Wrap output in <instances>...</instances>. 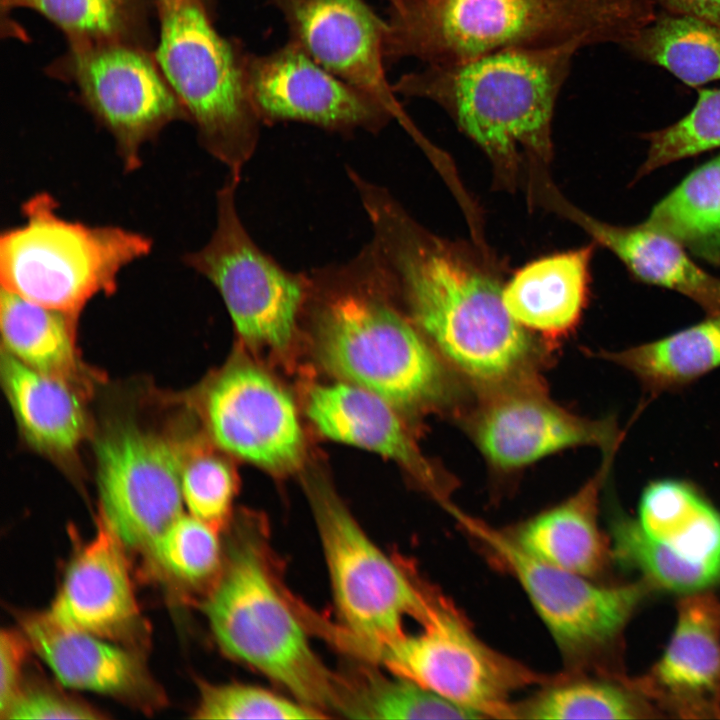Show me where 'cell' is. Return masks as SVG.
I'll return each instance as SVG.
<instances>
[{"label": "cell", "mask_w": 720, "mask_h": 720, "mask_svg": "<svg viewBox=\"0 0 720 720\" xmlns=\"http://www.w3.org/2000/svg\"><path fill=\"white\" fill-rule=\"evenodd\" d=\"M388 286L409 318L456 368L482 384H504L532 351L531 339L508 312L500 286L427 243L381 186L358 190Z\"/></svg>", "instance_id": "cell-1"}, {"label": "cell", "mask_w": 720, "mask_h": 720, "mask_svg": "<svg viewBox=\"0 0 720 720\" xmlns=\"http://www.w3.org/2000/svg\"><path fill=\"white\" fill-rule=\"evenodd\" d=\"M385 20V63L426 65L509 49L625 46L657 17L654 0H396Z\"/></svg>", "instance_id": "cell-2"}, {"label": "cell", "mask_w": 720, "mask_h": 720, "mask_svg": "<svg viewBox=\"0 0 720 720\" xmlns=\"http://www.w3.org/2000/svg\"><path fill=\"white\" fill-rule=\"evenodd\" d=\"M309 312L324 366L396 408H421L446 395V376L413 321L396 307L372 246L312 269Z\"/></svg>", "instance_id": "cell-3"}, {"label": "cell", "mask_w": 720, "mask_h": 720, "mask_svg": "<svg viewBox=\"0 0 720 720\" xmlns=\"http://www.w3.org/2000/svg\"><path fill=\"white\" fill-rule=\"evenodd\" d=\"M577 51L502 50L426 65L402 75L392 86L396 94L438 103L492 155L508 156L518 145L547 152L556 100Z\"/></svg>", "instance_id": "cell-4"}, {"label": "cell", "mask_w": 720, "mask_h": 720, "mask_svg": "<svg viewBox=\"0 0 720 720\" xmlns=\"http://www.w3.org/2000/svg\"><path fill=\"white\" fill-rule=\"evenodd\" d=\"M203 610L221 649L320 712L337 710L339 679L313 651L256 539L239 537Z\"/></svg>", "instance_id": "cell-5"}, {"label": "cell", "mask_w": 720, "mask_h": 720, "mask_svg": "<svg viewBox=\"0 0 720 720\" xmlns=\"http://www.w3.org/2000/svg\"><path fill=\"white\" fill-rule=\"evenodd\" d=\"M156 6V60L200 146L241 178L262 124L248 88V53L216 30V14L203 0H156Z\"/></svg>", "instance_id": "cell-6"}, {"label": "cell", "mask_w": 720, "mask_h": 720, "mask_svg": "<svg viewBox=\"0 0 720 720\" xmlns=\"http://www.w3.org/2000/svg\"><path fill=\"white\" fill-rule=\"evenodd\" d=\"M21 212L23 222L0 237L1 288L72 315L113 294L121 272L153 249L143 233L62 217L48 192L25 200Z\"/></svg>", "instance_id": "cell-7"}, {"label": "cell", "mask_w": 720, "mask_h": 720, "mask_svg": "<svg viewBox=\"0 0 720 720\" xmlns=\"http://www.w3.org/2000/svg\"><path fill=\"white\" fill-rule=\"evenodd\" d=\"M456 519L518 581L574 672L625 675L607 657L620 647L631 617L655 591L652 585L643 578L627 584H600L525 555L504 530L462 512Z\"/></svg>", "instance_id": "cell-8"}, {"label": "cell", "mask_w": 720, "mask_h": 720, "mask_svg": "<svg viewBox=\"0 0 720 720\" xmlns=\"http://www.w3.org/2000/svg\"><path fill=\"white\" fill-rule=\"evenodd\" d=\"M241 178L227 173L216 192V223L184 264L219 292L234 328L248 344L284 349L295 336L309 287L308 272L285 269L262 250L239 215Z\"/></svg>", "instance_id": "cell-9"}, {"label": "cell", "mask_w": 720, "mask_h": 720, "mask_svg": "<svg viewBox=\"0 0 720 720\" xmlns=\"http://www.w3.org/2000/svg\"><path fill=\"white\" fill-rule=\"evenodd\" d=\"M420 624L415 634L405 632L359 654L480 719H514L512 694L551 679L487 646L443 602H434Z\"/></svg>", "instance_id": "cell-10"}, {"label": "cell", "mask_w": 720, "mask_h": 720, "mask_svg": "<svg viewBox=\"0 0 720 720\" xmlns=\"http://www.w3.org/2000/svg\"><path fill=\"white\" fill-rule=\"evenodd\" d=\"M314 512L337 611L339 646L354 653L405 633L404 621H424L435 601L365 534L336 496L318 490Z\"/></svg>", "instance_id": "cell-11"}, {"label": "cell", "mask_w": 720, "mask_h": 720, "mask_svg": "<svg viewBox=\"0 0 720 720\" xmlns=\"http://www.w3.org/2000/svg\"><path fill=\"white\" fill-rule=\"evenodd\" d=\"M113 137L126 172L142 164L144 146L171 123L188 121L154 49L120 42L70 44L47 68Z\"/></svg>", "instance_id": "cell-12"}, {"label": "cell", "mask_w": 720, "mask_h": 720, "mask_svg": "<svg viewBox=\"0 0 720 720\" xmlns=\"http://www.w3.org/2000/svg\"><path fill=\"white\" fill-rule=\"evenodd\" d=\"M188 447L134 424L113 425L96 443L101 520L126 549L145 553L183 514Z\"/></svg>", "instance_id": "cell-13"}, {"label": "cell", "mask_w": 720, "mask_h": 720, "mask_svg": "<svg viewBox=\"0 0 720 720\" xmlns=\"http://www.w3.org/2000/svg\"><path fill=\"white\" fill-rule=\"evenodd\" d=\"M248 88L262 124L302 122L341 134L377 133L395 118L374 94L334 75L297 42L247 54Z\"/></svg>", "instance_id": "cell-14"}, {"label": "cell", "mask_w": 720, "mask_h": 720, "mask_svg": "<svg viewBox=\"0 0 720 720\" xmlns=\"http://www.w3.org/2000/svg\"><path fill=\"white\" fill-rule=\"evenodd\" d=\"M203 412L225 451L272 472L301 463L304 441L295 405L261 370L238 365L223 371L205 393Z\"/></svg>", "instance_id": "cell-15"}, {"label": "cell", "mask_w": 720, "mask_h": 720, "mask_svg": "<svg viewBox=\"0 0 720 720\" xmlns=\"http://www.w3.org/2000/svg\"><path fill=\"white\" fill-rule=\"evenodd\" d=\"M628 682L663 717L720 719V600L712 590L681 597L664 653Z\"/></svg>", "instance_id": "cell-16"}, {"label": "cell", "mask_w": 720, "mask_h": 720, "mask_svg": "<svg viewBox=\"0 0 720 720\" xmlns=\"http://www.w3.org/2000/svg\"><path fill=\"white\" fill-rule=\"evenodd\" d=\"M473 434L482 454L503 470L572 447L596 446L605 453L623 440L614 418L575 415L530 388H510L493 397L477 416Z\"/></svg>", "instance_id": "cell-17"}, {"label": "cell", "mask_w": 720, "mask_h": 720, "mask_svg": "<svg viewBox=\"0 0 720 720\" xmlns=\"http://www.w3.org/2000/svg\"><path fill=\"white\" fill-rule=\"evenodd\" d=\"M283 15L292 40L339 78L364 89L410 121L384 70L385 21L364 0H266Z\"/></svg>", "instance_id": "cell-18"}, {"label": "cell", "mask_w": 720, "mask_h": 720, "mask_svg": "<svg viewBox=\"0 0 720 720\" xmlns=\"http://www.w3.org/2000/svg\"><path fill=\"white\" fill-rule=\"evenodd\" d=\"M125 547L99 519L97 532L74 556L52 602L61 624L106 640L136 645L144 625Z\"/></svg>", "instance_id": "cell-19"}, {"label": "cell", "mask_w": 720, "mask_h": 720, "mask_svg": "<svg viewBox=\"0 0 720 720\" xmlns=\"http://www.w3.org/2000/svg\"><path fill=\"white\" fill-rule=\"evenodd\" d=\"M20 625L63 685L113 696L145 711L163 704L160 688L134 648L67 627L49 611L26 613Z\"/></svg>", "instance_id": "cell-20"}, {"label": "cell", "mask_w": 720, "mask_h": 720, "mask_svg": "<svg viewBox=\"0 0 720 720\" xmlns=\"http://www.w3.org/2000/svg\"><path fill=\"white\" fill-rule=\"evenodd\" d=\"M307 414L326 437L394 460L444 507L450 505L446 481L421 453L396 413L377 394L345 382L314 387Z\"/></svg>", "instance_id": "cell-21"}, {"label": "cell", "mask_w": 720, "mask_h": 720, "mask_svg": "<svg viewBox=\"0 0 720 720\" xmlns=\"http://www.w3.org/2000/svg\"><path fill=\"white\" fill-rule=\"evenodd\" d=\"M616 450L603 453L598 471L575 494L504 530L515 547L539 562L594 580L604 573L613 559L609 537L598 524L600 491Z\"/></svg>", "instance_id": "cell-22"}, {"label": "cell", "mask_w": 720, "mask_h": 720, "mask_svg": "<svg viewBox=\"0 0 720 720\" xmlns=\"http://www.w3.org/2000/svg\"><path fill=\"white\" fill-rule=\"evenodd\" d=\"M637 522L697 584H720V512L695 487L678 480L650 483Z\"/></svg>", "instance_id": "cell-23"}, {"label": "cell", "mask_w": 720, "mask_h": 720, "mask_svg": "<svg viewBox=\"0 0 720 720\" xmlns=\"http://www.w3.org/2000/svg\"><path fill=\"white\" fill-rule=\"evenodd\" d=\"M2 384L25 440L50 456H70L88 432L80 388L1 356Z\"/></svg>", "instance_id": "cell-24"}, {"label": "cell", "mask_w": 720, "mask_h": 720, "mask_svg": "<svg viewBox=\"0 0 720 720\" xmlns=\"http://www.w3.org/2000/svg\"><path fill=\"white\" fill-rule=\"evenodd\" d=\"M589 245L535 260L502 290L504 304L524 328L556 336L572 329L588 297Z\"/></svg>", "instance_id": "cell-25"}, {"label": "cell", "mask_w": 720, "mask_h": 720, "mask_svg": "<svg viewBox=\"0 0 720 720\" xmlns=\"http://www.w3.org/2000/svg\"><path fill=\"white\" fill-rule=\"evenodd\" d=\"M580 222L623 262L633 279L676 291L707 315L720 313V278L695 264L675 239L645 222L614 226L586 215H580Z\"/></svg>", "instance_id": "cell-26"}, {"label": "cell", "mask_w": 720, "mask_h": 720, "mask_svg": "<svg viewBox=\"0 0 720 720\" xmlns=\"http://www.w3.org/2000/svg\"><path fill=\"white\" fill-rule=\"evenodd\" d=\"M593 355L632 373L651 400L720 367V313L652 342Z\"/></svg>", "instance_id": "cell-27"}, {"label": "cell", "mask_w": 720, "mask_h": 720, "mask_svg": "<svg viewBox=\"0 0 720 720\" xmlns=\"http://www.w3.org/2000/svg\"><path fill=\"white\" fill-rule=\"evenodd\" d=\"M77 317L1 288L3 352L36 371L81 388L85 376L75 346Z\"/></svg>", "instance_id": "cell-28"}, {"label": "cell", "mask_w": 720, "mask_h": 720, "mask_svg": "<svg viewBox=\"0 0 720 720\" xmlns=\"http://www.w3.org/2000/svg\"><path fill=\"white\" fill-rule=\"evenodd\" d=\"M2 32L12 35L11 12H38L66 36L68 44L130 43L154 49L151 19L156 0H0Z\"/></svg>", "instance_id": "cell-29"}, {"label": "cell", "mask_w": 720, "mask_h": 720, "mask_svg": "<svg viewBox=\"0 0 720 720\" xmlns=\"http://www.w3.org/2000/svg\"><path fill=\"white\" fill-rule=\"evenodd\" d=\"M515 719H654L661 713L634 690L628 676L573 672L552 677L528 699L514 703Z\"/></svg>", "instance_id": "cell-30"}, {"label": "cell", "mask_w": 720, "mask_h": 720, "mask_svg": "<svg viewBox=\"0 0 720 720\" xmlns=\"http://www.w3.org/2000/svg\"><path fill=\"white\" fill-rule=\"evenodd\" d=\"M645 223L720 266V154L690 172L653 207Z\"/></svg>", "instance_id": "cell-31"}, {"label": "cell", "mask_w": 720, "mask_h": 720, "mask_svg": "<svg viewBox=\"0 0 720 720\" xmlns=\"http://www.w3.org/2000/svg\"><path fill=\"white\" fill-rule=\"evenodd\" d=\"M624 48L643 61L665 68L689 86L720 80V26L708 21L662 15Z\"/></svg>", "instance_id": "cell-32"}, {"label": "cell", "mask_w": 720, "mask_h": 720, "mask_svg": "<svg viewBox=\"0 0 720 720\" xmlns=\"http://www.w3.org/2000/svg\"><path fill=\"white\" fill-rule=\"evenodd\" d=\"M337 711L356 719L480 718L407 678L366 670L341 678Z\"/></svg>", "instance_id": "cell-33"}, {"label": "cell", "mask_w": 720, "mask_h": 720, "mask_svg": "<svg viewBox=\"0 0 720 720\" xmlns=\"http://www.w3.org/2000/svg\"><path fill=\"white\" fill-rule=\"evenodd\" d=\"M165 578L182 586L216 580L222 569L218 531L189 514H182L144 553Z\"/></svg>", "instance_id": "cell-34"}, {"label": "cell", "mask_w": 720, "mask_h": 720, "mask_svg": "<svg viewBox=\"0 0 720 720\" xmlns=\"http://www.w3.org/2000/svg\"><path fill=\"white\" fill-rule=\"evenodd\" d=\"M641 138L649 147L633 184L662 166L720 147V88L699 89L698 100L688 114Z\"/></svg>", "instance_id": "cell-35"}, {"label": "cell", "mask_w": 720, "mask_h": 720, "mask_svg": "<svg viewBox=\"0 0 720 720\" xmlns=\"http://www.w3.org/2000/svg\"><path fill=\"white\" fill-rule=\"evenodd\" d=\"M197 719H319L322 712L263 688L244 684H199Z\"/></svg>", "instance_id": "cell-36"}, {"label": "cell", "mask_w": 720, "mask_h": 720, "mask_svg": "<svg viewBox=\"0 0 720 720\" xmlns=\"http://www.w3.org/2000/svg\"><path fill=\"white\" fill-rule=\"evenodd\" d=\"M183 501L191 515L218 532L229 520L235 493L230 467L218 456L187 449L181 474Z\"/></svg>", "instance_id": "cell-37"}, {"label": "cell", "mask_w": 720, "mask_h": 720, "mask_svg": "<svg viewBox=\"0 0 720 720\" xmlns=\"http://www.w3.org/2000/svg\"><path fill=\"white\" fill-rule=\"evenodd\" d=\"M95 708L52 688L22 687L3 718L102 719Z\"/></svg>", "instance_id": "cell-38"}, {"label": "cell", "mask_w": 720, "mask_h": 720, "mask_svg": "<svg viewBox=\"0 0 720 720\" xmlns=\"http://www.w3.org/2000/svg\"><path fill=\"white\" fill-rule=\"evenodd\" d=\"M31 645L25 634L6 629L0 636V713L1 717L21 691L23 668Z\"/></svg>", "instance_id": "cell-39"}, {"label": "cell", "mask_w": 720, "mask_h": 720, "mask_svg": "<svg viewBox=\"0 0 720 720\" xmlns=\"http://www.w3.org/2000/svg\"><path fill=\"white\" fill-rule=\"evenodd\" d=\"M668 13L699 18L720 26V0H654Z\"/></svg>", "instance_id": "cell-40"}, {"label": "cell", "mask_w": 720, "mask_h": 720, "mask_svg": "<svg viewBox=\"0 0 720 720\" xmlns=\"http://www.w3.org/2000/svg\"><path fill=\"white\" fill-rule=\"evenodd\" d=\"M203 1L208 5V7H209L213 12H215L216 0H203Z\"/></svg>", "instance_id": "cell-41"}, {"label": "cell", "mask_w": 720, "mask_h": 720, "mask_svg": "<svg viewBox=\"0 0 720 720\" xmlns=\"http://www.w3.org/2000/svg\"><path fill=\"white\" fill-rule=\"evenodd\" d=\"M390 2L396 1V0H389Z\"/></svg>", "instance_id": "cell-42"}]
</instances>
